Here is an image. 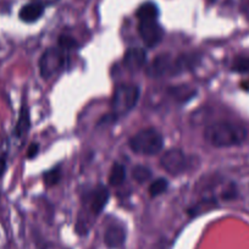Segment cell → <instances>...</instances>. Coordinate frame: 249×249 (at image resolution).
Segmentation results:
<instances>
[{"label":"cell","mask_w":249,"mask_h":249,"mask_svg":"<svg viewBox=\"0 0 249 249\" xmlns=\"http://www.w3.org/2000/svg\"><path fill=\"white\" fill-rule=\"evenodd\" d=\"M160 166L172 176L183 174L188 166V159L186 154L181 149H170L164 153V155L160 159Z\"/></svg>","instance_id":"obj_6"},{"label":"cell","mask_w":249,"mask_h":249,"mask_svg":"<svg viewBox=\"0 0 249 249\" xmlns=\"http://www.w3.org/2000/svg\"><path fill=\"white\" fill-rule=\"evenodd\" d=\"M204 138L209 144L217 148L239 145L247 138V130L241 124L219 121L209 124L204 131Z\"/></svg>","instance_id":"obj_1"},{"label":"cell","mask_w":249,"mask_h":249,"mask_svg":"<svg viewBox=\"0 0 249 249\" xmlns=\"http://www.w3.org/2000/svg\"><path fill=\"white\" fill-rule=\"evenodd\" d=\"M109 190H107L105 186H98L94 191L90 195L89 199V208L92 214H94L95 216L99 215L103 212V209L107 205V200H109Z\"/></svg>","instance_id":"obj_10"},{"label":"cell","mask_w":249,"mask_h":249,"mask_svg":"<svg viewBox=\"0 0 249 249\" xmlns=\"http://www.w3.org/2000/svg\"><path fill=\"white\" fill-rule=\"evenodd\" d=\"M66 56L64 49L56 47H52L45 50L39 60L40 76L44 80L54 77L55 75L61 72L65 68Z\"/></svg>","instance_id":"obj_5"},{"label":"cell","mask_w":249,"mask_h":249,"mask_svg":"<svg viewBox=\"0 0 249 249\" xmlns=\"http://www.w3.org/2000/svg\"><path fill=\"white\" fill-rule=\"evenodd\" d=\"M124 241H126V231L121 225L114 224L107 227L104 234V242L109 248H121Z\"/></svg>","instance_id":"obj_9"},{"label":"cell","mask_w":249,"mask_h":249,"mask_svg":"<svg viewBox=\"0 0 249 249\" xmlns=\"http://www.w3.org/2000/svg\"><path fill=\"white\" fill-rule=\"evenodd\" d=\"M38 152H39V144H37V143H32V144L28 147L27 158L28 159H33L35 157H37Z\"/></svg>","instance_id":"obj_20"},{"label":"cell","mask_w":249,"mask_h":249,"mask_svg":"<svg viewBox=\"0 0 249 249\" xmlns=\"http://www.w3.org/2000/svg\"><path fill=\"white\" fill-rule=\"evenodd\" d=\"M167 187H169V182H167L166 178L159 177V178L154 179L149 186L150 196L152 197H158V196L162 195L167 190Z\"/></svg>","instance_id":"obj_15"},{"label":"cell","mask_w":249,"mask_h":249,"mask_svg":"<svg viewBox=\"0 0 249 249\" xmlns=\"http://www.w3.org/2000/svg\"><path fill=\"white\" fill-rule=\"evenodd\" d=\"M128 145L137 154L155 155L164 148V138L155 128H145L130 138Z\"/></svg>","instance_id":"obj_2"},{"label":"cell","mask_w":249,"mask_h":249,"mask_svg":"<svg viewBox=\"0 0 249 249\" xmlns=\"http://www.w3.org/2000/svg\"><path fill=\"white\" fill-rule=\"evenodd\" d=\"M140 99V88L135 85H120L115 89L111 100L112 115L122 116L136 107Z\"/></svg>","instance_id":"obj_4"},{"label":"cell","mask_w":249,"mask_h":249,"mask_svg":"<svg viewBox=\"0 0 249 249\" xmlns=\"http://www.w3.org/2000/svg\"><path fill=\"white\" fill-rule=\"evenodd\" d=\"M43 179H44L45 186L48 187L55 186V184L59 183L60 179H61V169H60V166L54 167V169L44 172V175H43Z\"/></svg>","instance_id":"obj_17"},{"label":"cell","mask_w":249,"mask_h":249,"mask_svg":"<svg viewBox=\"0 0 249 249\" xmlns=\"http://www.w3.org/2000/svg\"><path fill=\"white\" fill-rule=\"evenodd\" d=\"M132 177L138 183H144L152 177V170L147 166H143V165H138V166L133 167Z\"/></svg>","instance_id":"obj_16"},{"label":"cell","mask_w":249,"mask_h":249,"mask_svg":"<svg viewBox=\"0 0 249 249\" xmlns=\"http://www.w3.org/2000/svg\"><path fill=\"white\" fill-rule=\"evenodd\" d=\"M147 53L143 48H130L124 53V64L131 71H138L145 65Z\"/></svg>","instance_id":"obj_8"},{"label":"cell","mask_w":249,"mask_h":249,"mask_svg":"<svg viewBox=\"0 0 249 249\" xmlns=\"http://www.w3.org/2000/svg\"><path fill=\"white\" fill-rule=\"evenodd\" d=\"M30 124H31L30 111H28L27 107H23L20 111L18 124H16V127H15V136L21 137V136L25 135L26 132H28V130H30Z\"/></svg>","instance_id":"obj_13"},{"label":"cell","mask_w":249,"mask_h":249,"mask_svg":"<svg viewBox=\"0 0 249 249\" xmlns=\"http://www.w3.org/2000/svg\"><path fill=\"white\" fill-rule=\"evenodd\" d=\"M190 56H179L176 60L172 59L169 54H160L152 61L148 68L147 73L150 77H161L165 75H174L182 72L187 68L192 66Z\"/></svg>","instance_id":"obj_3"},{"label":"cell","mask_w":249,"mask_h":249,"mask_svg":"<svg viewBox=\"0 0 249 249\" xmlns=\"http://www.w3.org/2000/svg\"><path fill=\"white\" fill-rule=\"evenodd\" d=\"M126 178V169L122 164L115 162L109 175V183L111 186H120Z\"/></svg>","instance_id":"obj_14"},{"label":"cell","mask_w":249,"mask_h":249,"mask_svg":"<svg viewBox=\"0 0 249 249\" xmlns=\"http://www.w3.org/2000/svg\"><path fill=\"white\" fill-rule=\"evenodd\" d=\"M77 42H76L75 38L70 37V36H61L59 38V47L64 50H70V49H76L77 48Z\"/></svg>","instance_id":"obj_19"},{"label":"cell","mask_w":249,"mask_h":249,"mask_svg":"<svg viewBox=\"0 0 249 249\" xmlns=\"http://www.w3.org/2000/svg\"><path fill=\"white\" fill-rule=\"evenodd\" d=\"M232 70L234 72L248 73L249 72V56H238L232 62Z\"/></svg>","instance_id":"obj_18"},{"label":"cell","mask_w":249,"mask_h":249,"mask_svg":"<svg viewBox=\"0 0 249 249\" xmlns=\"http://www.w3.org/2000/svg\"><path fill=\"white\" fill-rule=\"evenodd\" d=\"M138 33L148 48L157 47L164 38V30L157 20L140 21Z\"/></svg>","instance_id":"obj_7"},{"label":"cell","mask_w":249,"mask_h":249,"mask_svg":"<svg viewBox=\"0 0 249 249\" xmlns=\"http://www.w3.org/2000/svg\"><path fill=\"white\" fill-rule=\"evenodd\" d=\"M242 1H243V4H244V5L249 6V0H242Z\"/></svg>","instance_id":"obj_22"},{"label":"cell","mask_w":249,"mask_h":249,"mask_svg":"<svg viewBox=\"0 0 249 249\" xmlns=\"http://www.w3.org/2000/svg\"><path fill=\"white\" fill-rule=\"evenodd\" d=\"M136 16H137L140 21L157 20L158 16H159V9H158L157 4L152 3V1H148V3L142 4L138 8Z\"/></svg>","instance_id":"obj_12"},{"label":"cell","mask_w":249,"mask_h":249,"mask_svg":"<svg viewBox=\"0 0 249 249\" xmlns=\"http://www.w3.org/2000/svg\"><path fill=\"white\" fill-rule=\"evenodd\" d=\"M210 1H215V0H210Z\"/></svg>","instance_id":"obj_23"},{"label":"cell","mask_w":249,"mask_h":249,"mask_svg":"<svg viewBox=\"0 0 249 249\" xmlns=\"http://www.w3.org/2000/svg\"><path fill=\"white\" fill-rule=\"evenodd\" d=\"M43 14H44V4L40 3V1H33V3H30L23 6L20 10L18 16H20V18L23 22L30 23L39 20L43 16Z\"/></svg>","instance_id":"obj_11"},{"label":"cell","mask_w":249,"mask_h":249,"mask_svg":"<svg viewBox=\"0 0 249 249\" xmlns=\"http://www.w3.org/2000/svg\"><path fill=\"white\" fill-rule=\"evenodd\" d=\"M6 170V161L4 158H0V177L3 176V174Z\"/></svg>","instance_id":"obj_21"}]
</instances>
